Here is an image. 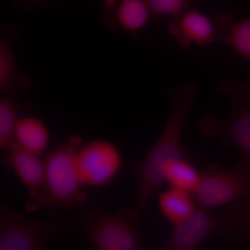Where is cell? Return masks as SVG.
I'll list each match as a JSON object with an SVG mask.
<instances>
[{"instance_id": "obj_15", "label": "cell", "mask_w": 250, "mask_h": 250, "mask_svg": "<svg viewBox=\"0 0 250 250\" xmlns=\"http://www.w3.org/2000/svg\"><path fill=\"white\" fill-rule=\"evenodd\" d=\"M164 177L170 187L192 193L200 183L201 172L188 158H182L166 166Z\"/></svg>"}, {"instance_id": "obj_12", "label": "cell", "mask_w": 250, "mask_h": 250, "mask_svg": "<svg viewBox=\"0 0 250 250\" xmlns=\"http://www.w3.org/2000/svg\"><path fill=\"white\" fill-rule=\"evenodd\" d=\"M51 134L43 120L39 117H21L15 129L14 142L27 152L42 156L50 144Z\"/></svg>"}, {"instance_id": "obj_19", "label": "cell", "mask_w": 250, "mask_h": 250, "mask_svg": "<svg viewBox=\"0 0 250 250\" xmlns=\"http://www.w3.org/2000/svg\"><path fill=\"white\" fill-rule=\"evenodd\" d=\"M153 17H177L188 9L190 0H146Z\"/></svg>"}, {"instance_id": "obj_1", "label": "cell", "mask_w": 250, "mask_h": 250, "mask_svg": "<svg viewBox=\"0 0 250 250\" xmlns=\"http://www.w3.org/2000/svg\"><path fill=\"white\" fill-rule=\"evenodd\" d=\"M165 90L170 100L167 121L147 155L132 168L138 180L134 210L139 218L153 195L165 184L166 166L171 161L188 158L182 137L188 118L195 105L197 88L192 82L184 81Z\"/></svg>"}, {"instance_id": "obj_17", "label": "cell", "mask_w": 250, "mask_h": 250, "mask_svg": "<svg viewBox=\"0 0 250 250\" xmlns=\"http://www.w3.org/2000/svg\"><path fill=\"white\" fill-rule=\"evenodd\" d=\"M9 36L1 34L0 39V91L6 93L17 79V66L14 45Z\"/></svg>"}, {"instance_id": "obj_2", "label": "cell", "mask_w": 250, "mask_h": 250, "mask_svg": "<svg viewBox=\"0 0 250 250\" xmlns=\"http://www.w3.org/2000/svg\"><path fill=\"white\" fill-rule=\"evenodd\" d=\"M84 143L83 136L72 135L46 153L43 195L41 208L52 212L59 208H74L88 199L81 182L77 167V154Z\"/></svg>"}, {"instance_id": "obj_11", "label": "cell", "mask_w": 250, "mask_h": 250, "mask_svg": "<svg viewBox=\"0 0 250 250\" xmlns=\"http://www.w3.org/2000/svg\"><path fill=\"white\" fill-rule=\"evenodd\" d=\"M105 21L128 34L136 35L153 17L146 0H102Z\"/></svg>"}, {"instance_id": "obj_10", "label": "cell", "mask_w": 250, "mask_h": 250, "mask_svg": "<svg viewBox=\"0 0 250 250\" xmlns=\"http://www.w3.org/2000/svg\"><path fill=\"white\" fill-rule=\"evenodd\" d=\"M3 164L5 167L14 171L27 188L26 210L34 212L41 209L45 183V159L24 150L14 142L3 154Z\"/></svg>"}, {"instance_id": "obj_4", "label": "cell", "mask_w": 250, "mask_h": 250, "mask_svg": "<svg viewBox=\"0 0 250 250\" xmlns=\"http://www.w3.org/2000/svg\"><path fill=\"white\" fill-rule=\"evenodd\" d=\"M82 215L65 220H36L1 201L0 250H46L59 235L80 225Z\"/></svg>"}, {"instance_id": "obj_3", "label": "cell", "mask_w": 250, "mask_h": 250, "mask_svg": "<svg viewBox=\"0 0 250 250\" xmlns=\"http://www.w3.org/2000/svg\"><path fill=\"white\" fill-rule=\"evenodd\" d=\"M215 88L226 95L231 109L223 119L207 113L197 122L201 134L218 139L225 146L234 147L250 164V85L246 82L220 80Z\"/></svg>"}, {"instance_id": "obj_9", "label": "cell", "mask_w": 250, "mask_h": 250, "mask_svg": "<svg viewBox=\"0 0 250 250\" xmlns=\"http://www.w3.org/2000/svg\"><path fill=\"white\" fill-rule=\"evenodd\" d=\"M173 227L159 250H197L208 237L220 235L228 238V223L223 215L211 214L198 207L188 218Z\"/></svg>"}, {"instance_id": "obj_16", "label": "cell", "mask_w": 250, "mask_h": 250, "mask_svg": "<svg viewBox=\"0 0 250 250\" xmlns=\"http://www.w3.org/2000/svg\"><path fill=\"white\" fill-rule=\"evenodd\" d=\"M21 118L16 102L3 95L0 98V149L3 154L14 143L15 129Z\"/></svg>"}, {"instance_id": "obj_6", "label": "cell", "mask_w": 250, "mask_h": 250, "mask_svg": "<svg viewBox=\"0 0 250 250\" xmlns=\"http://www.w3.org/2000/svg\"><path fill=\"white\" fill-rule=\"evenodd\" d=\"M192 194L197 207L205 210L246 201L250 197V164L239 156L226 170L215 166L206 167Z\"/></svg>"}, {"instance_id": "obj_14", "label": "cell", "mask_w": 250, "mask_h": 250, "mask_svg": "<svg viewBox=\"0 0 250 250\" xmlns=\"http://www.w3.org/2000/svg\"><path fill=\"white\" fill-rule=\"evenodd\" d=\"M223 215L229 229V239L237 244L250 245V197L224 207Z\"/></svg>"}, {"instance_id": "obj_8", "label": "cell", "mask_w": 250, "mask_h": 250, "mask_svg": "<svg viewBox=\"0 0 250 250\" xmlns=\"http://www.w3.org/2000/svg\"><path fill=\"white\" fill-rule=\"evenodd\" d=\"M233 21L228 12L210 17L197 10L188 9L170 19L167 29L180 48L187 49L192 45L203 47L222 41Z\"/></svg>"}, {"instance_id": "obj_20", "label": "cell", "mask_w": 250, "mask_h": 250, "mask_svg": "<svg viewBox=\"0 0 250 250\" xmlns=\"http://www.w3.org/2000/svg\"><path fill=\"white\" fill-rule=\"evenodd\" d=\"M49 0H16L12 4L13 9L19 12L34 11L47 4Z\"/></svg>"}, {"instance_id": "obj_5", "label": "cell", "mask_w": 250, "mask_h": 250, "mask_svg": "<svg viewBox=\"0 0 250 250\" xmlns=\"http://www.w3.org/2000/svg\"><path fill=\"white\" fill-rule=\"evenodd\" d=\"M134 208L111 212L96 208L82 215L91 250H145Z\"/></svg>"}, {"instance_id": "obj_18", "label": "cell", "mask_w": 250, "mask_h": 250, "mask_svg": "<svg viewBox=\"0 0 250 250\" xmlns=\"http://www.w3.org/2000/svg\"><path fill=\"white\" fill-rule=\"evenodd\" d=\"M222 42L229 46L250 65V16L237 22L233 21Z\"/></svg>"}, {"instance_id": "obj_7", "label": "cell", "mask_w": 250, "mask_h": 250, "mask_svg": "<svg viewBox=\"0 0 250 250\" xmlns=\"http://www.w3.org/2000/svg\"><path fill=\"white\" fill-rule=\"evenodd\" d=\"M77 161L82 185L93 188H101L112 183L123 166L121 149L105 139L83 143L77 154Z\"/></svg>"}, {"instance_id": "obj_13", "label": "cell", "mask_w": 250, "mask_h": 250, "mask_svg": "<svg viewBox=\"0 0 250 250\" xmlns=\"http://www.w3.org/2000/svg\"><path fill=\"white\" fill-rule=\"evenodd\" d=\"M158 206L163 216L173 226L188 218L197 207L192 193L171 187L159 194Z\"/></svg>"}]
</instances>
